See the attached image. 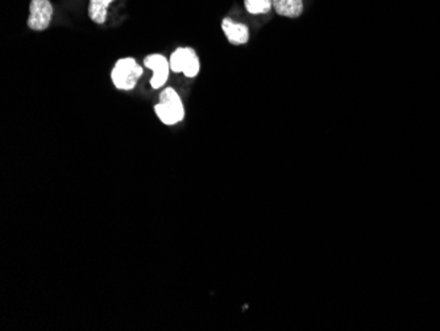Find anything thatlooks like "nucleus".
<instances>
[{
    "instance_id": "obj_1",
    "label": "nucleus",
    "mask_w": 440,
    "mask_h": 331,
    "mask_svg": "<svg viewBox=\"0 0 440 331\" xmlns=\"http://www.w3.org/2000/svg\"><path fill=\"white\" fill-rule=\"evenodd\" d=\"M143 73V66L138 65L134 57H126L116 61L111 72V81L117 90L131 91L136 87Z\"/></svg>"
},
{
    "instance_id": "obj_2",
    "label": "nucleus",
    "mask_w": 440,
    "mask_h": 331,
    "mask_svg": "<svg viewBox=\"0 0 440 331\" xmlns=\"http://www.w3.org/2000/svg\"><path fill=\"white\" fill-rule=\"evenodd\" d=\"M170 70L182 73L188 78H195L200 74V61L197 52L193 48H177L170 56Z\"/></svg>"
},
{
    "instance_id": "obj_3",
    "label": "nucleus",
    "mask_w": 440,
    "mask_h": 331,
    "mask_svg": "<svg viewBox=\"0 0 440 331\" xmlns=\"http://www.w3.org/2000/svg\"><path fill=\"white\" fill-rule=\"evenodd\" d=\"M53 18V6L49 0H31L28 27L32 31H45Z\"/></svg>"
},
{
    "instance_id": "obj_4",
    "label": "nucleus",
    "mask_w": 440,
    "mask_h": 331,
    "mask_svg": "<svg viewBox=\"0 0 440 331\" xmlns=\"http://www.w3.org/2000/svg\"><path fill=\"white\" fill-rule=\"evenodd\" d=\"M144 65L148 69L153 72L150 78L152 89L158 90L168 82L170 63L165 56L160 53H152L144 58Z\"/></svg>"
},
{
    "instance_id": "obj_5",
    "label": "nucleus",
    "mask_w": 440,
    "mask_h": 331,
    "mask_svg": "<svg viewBox=\"0 0 440 331\" xmlns=\"http://www.w3.org/2000/svg\"><path fill=\"white\" fill-rule=\"evenodd\" d=\"M221 30L227 40L233 45H244L250 41V28L245 24L233 22L230 18L223 19Z\"/></svg>"
},
{
    "instance_id": "obj_6",
    "label": "nucleus",
    "mask_w": 440,
    "mask_h": 331,
    "mask_svg": "<svg viewBox=\"0 0 440 331\" xmlns=\"http://www.w3.org/2000/svg\"><path fill=\"white\" fill-rule=\"evenodd\" d=\"M160 103L168 108L174 117L179 119V123L185 118V106L179 93L173 87H167L160 94Z\"/></svg>"
},
{
    "instance_id": "obj_7",
    "label": "nucleus",
    "mask_w": 440,
    "mask_h": 331,
    "mask_svg": "<svg viewBox=\"0 0 440 331\" xmlns=\"http://www.w3.org/2000/svg\"><path fill=\"white\" fill-rule=\"evenodd\" d=\"M273 8L280 16L299 18L304 12V0H272Z\"/></svg>"
},
{
    "instance_id": "obj_8",
    "label": "nucleus",
    "mask_w": 440,
    "mask_h": 331,
    "mask_svg": "<svg viewBox=\"0 0 440 331\" xmlns=\"http://www.w3.org/2000/svg\"><path fill=\"white\" fill-rule=\"evenodd\" d=\"M114 0H90L89 18L96 24H105L107 20V8Z\"/></svg>"
},
{
    "instance_id": "obj_9",
    "label": "nucleus",
    "mask_w": 440,
    "mask_h": 331,
    "mask_svg": "<svg viewBox=\"0 0 440 331\" xmlns=\"http://www.w3.org/2000/svg\"><path fill=\"white\" fill-rule=\"evenodd\" d=\"M247 11L252 15H265L272 10V0H244Z\"/></svg>"
},
{
    "instance_id": "obj_10",
    "label": "nucleus",
    "mask_w": 440,
    "mask_h": 331,
    "mask_svg": "<svg viewBox=\"0 0 440 331\" xmlns=\"http://www.w3.org/2000/svg\"><path fill=\"white\" fill-rule=\"evenodd\" d=\"M155 112L157 115L158 119L165 124V126H176L179 124V119L174 117V114H172L167 107L162 103L158 102L157 105H155Z\"/></svg>"
}]
</instances>
